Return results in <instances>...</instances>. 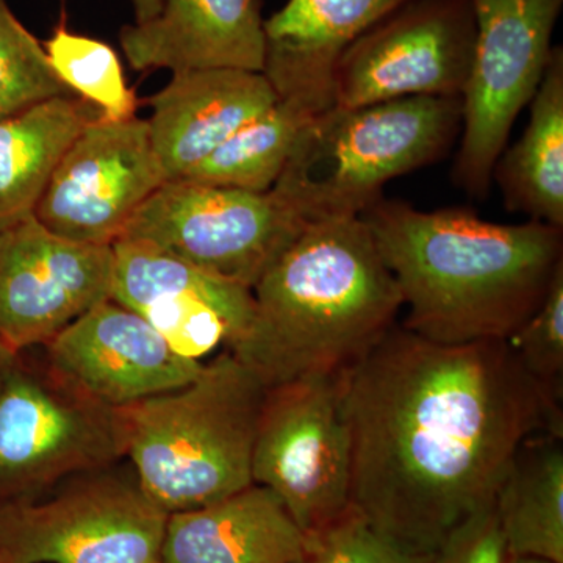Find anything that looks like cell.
Wrapping results in <instances>:
<instances>
[{"instance_id": "cell-24", "label": "cell", "mask_w": 563, "mask_h": 563, "mask_svg": "<svg viewBox=\"0 0 563 563\" xmlns=\"http://www.w3.org/2000/svg\"><path fill=\"white\" fill-rule=\"evenodd\" d=\"M47 60L57 79L109 121L136 117L139 98L125 81L120 57L110 44L70 32L65 22L44 41Z\"/></svg>"}, {"instance_id": "cell-10", "label": "cell", "mask_w": 563, "mask_h": 563, "mask_svg": "<svg viewBox=\"0 0 563 563\" xmlns=\"http://www.w3.org/2000/svg\"><path fill=\"white\" fill-rule=\"evenodd\" d=\"M473 60L462 92V143L454 176L485 198L520 111L539 90L563 0H470Z\"/></svg>"}, {"instance_id": "cell-22", "label": "cell", "mask_w": 563, "mask_h": 563, "mask_svg": "<svg viewBox=\"0 0 563 563\" xmlns=\"http://www.w3.org/2000/svg\"><path fill=\"white\" fill-rule=\"evenodd\" d=\"M98 114L84 99L60 96L0 120V229L35 214L58 162Z\"/></svg>"}, {"instance_id": "cell-19", "label": "cell", "mask_w": 563, "mask_h": 563, "mask_svg": "<svg viewBox=\"0 0 563 563\" xmlns=\"http://www.w3.org/2000/svg\"><path fill=\"white\" fill-rule=\"evenodd\" d=\"M303 562L306 536L276 493L262 485L166 521L162 563Z\"/></svg>"}, {"instance_id": "cell-26", "label": "cell", "mask_w": 563, "mask_h": 563, "mask_svg": "<svg viewBox=\"0 0 563 563\" xmlns=\"http://www.w3.org/2000/svg\"><path fill=\"white\" fill-rule=\"evenodd\" d=\"M507 342L536 384L551 399L562 402L563 265L555 272L539 309Z\"/></svg>"}, {"instance_id": "cell-15", "label": "cell", "mask_w": 563, "mask_h": 563, "mask_svg": "<svg viewBox=\"0 0 563 563\" xmlns=\"http://www.w3.org/2000/svg\"><path fill=\"white\" fill-rule=\"evenodd\" d=\"M41 350L62 376L114 409L177 390L203 365L179 354L143 317L111 298Z\"/></svg>"}, {"instance_id": "cell-5", "label": "cell", "mask_w": 563, "mask_h": 563, "mask_svg": "<svg viewBox=\"0 0 563 563\" xmlns=\"http://www.w3.org/2000/svg\"><path fill=\"white\" fill-rule=\"evenodd\" d=\"M462 132V98H417L321 111L273 191L303 221L361 217L388 181L442 158Z\"/></svg>"}, {"instance_id": "cell-1", "label": "cell", "mask_w": 563, "mask_h": 563, "mask_svg": "<svg viewBox=\"0 0 563 563\" xmlns=\"http://www.w3.org/2000/svg\"><path fill=\"white\" fill-rule=\"evenodd\" d=\"M352 443L351 506L432 554L490 506L529 437L563 435L561 404L507 340L443 344L393 325L340 373Z\"/></svg>"}, {"instance_id": "cell-31", "label": "cell", "mask_w": 563, "mask_h": 563, "mask_svg": "<svg viewBox=\"0 0 563 563\" xmlns=\"http://www.w3.org/2000/svg\"><path fill=\"white\" fill-rule=\"evenodd\" d=\"M507 563H554V562L544 561V559L520 558V555H509V559H507Z\"/></svg>"}, {"instance_id": "cell-9", "label": "cell", "mask_w": 563, "mask_h": 563, "mask_svg": "<svg viewBox=\"0 0 563 563\" xmlns=\"http://www.w3.org/2000/svg\"><path fill=\"white\" fill-rule=\"evenodd\" d=\"M306 228L276 191L180 179L147 199L122 239L150 243L252 290Z\"/></svg>"}, {"instance_id": "cell-8", "label": "cell", "mask_w": 563, "mask_h": 563, "mask_svg": "<svg viewBox=\"0 0 563 563\" xmlns=\"http://www.w3.org/2000/svg\"><path fill=\"white\" fill-rule=\"evenodd\" d=\"M251 473L252 483L276 493L303 536L351 509L352 443L340 374L266 388Z\"/></svg>"}, {"instance_id": "cell-4", "label": "cell", "mask_w": 563, "mask_h": 563, "mask_svg": "<svg viewBox=\"0 0 563 563\" xmlns=\"http://www.w3.org/2000/svg\"><path fill=\"white\" fill-rule=\"evenodd\" d=\"M266 387L222 350L190 384L121 407L125 459L166 514L221 501L250 487Z\"/></svg>"}, {"instance_id": "cell-14", "label": "cell", "mask_w": 563, "mask_h": 563, "mask_svg": "<svg viewBox=\"0 0 563 563\" xmlns=\"http://www.w3.org/2000/svg\"><path fill=\"white\" fill-rule=\"evenodd\" d=\"M113 255L111 299L143 317L179 354L203 363L246 335L251 288L139 240H118Z\"/></svg>"}, {"instance_id": "cell-6", "label": "cell", "mask_w": 563, "mask_h": 563, "mask_svg": "<svg viewBox=\"0 0 563 563\" xmlns=\"http://www.w3.org/2000/svg\"><path fill=\"white\" fill-rule=\"evenodd\" d=\"M125 459L120 410L18 352L0 373V506Z\"/></svg>"}, {"instance_id": "cell-20", "label": "cell", "mask_w": 563, "mask_h": 563, "mask_svg": "<svg viewBox=\"0 0 563 563\" xmlns=\"http://www.w3.org/2000/svg\"><path fill=\"white\" fill-rule=\"evenodd\" d=\"M493 509L509 555L563 563V435L536 433L518 446Z\"/></svg>"}, {"instance_id": "cell-28", "label": "cell", "mask_w": 563, "mask_h": 563, "mask_svg": "<svg viewBox=\"0 0 563 563\" xmlns=\"http://www.w3.org/2000/svg\"><path fill=\"white\" fill-rule=\"evenodd\" d=\"M506 543L499 531L493 503L455 529L431 563H507Z\"/></svg>"}, {"instance_id": "cell-18", "label": "cell", "mask_w": 563, "mask_h": 563, "mask_svg": "<svg viewBox=\"0 0 563 563\" xmlns=\"http://www.w3.org/2000/svg\"><path fill=\"white\" fill-rule=\"evenodd\" d=\"M410 0H288L265 21L266 79L282 99L333 106V73L363 33Z\"/></svg>"}, {"instance_id": "cell-16", "label": "cell", "mask_w": 563, "mask_h": 563, "mask_svg": "<svg viewBox=\"0 0 563 563\" xmlns=\"http://www.w3.org/2000/svg\"><path fill=\"white\" fill-rule=\"evenodd\" d=\"M279 96L263 73L198 69L173 73L147 99L152 147L166 181L184 179L199 163Z\"/></svg>"}, {"instance_id": "cell-11", "label": "cell", "mask_w": 563, "mask_h": 563, "mask_svg": "<svg viewBox=\"0 0 563 563\" xmlns=\"http://www.w3.org/2000/svg\"><path fill=\"white\" fill-rule=\"evenodd\" d=\"M474 38L470 0H410L343 52L333 73V106L462 98Z\"/></svg>"}, {"instance_id": "cell-29", "label": "cell", "mask_w": 563, "mask_h": 563, "mask_svg": "<svg viewBox=\"0 0 563 563\" xmlns=\"http://www.w3.org/2000/svg\"><path fill=\"white\" fill-rule=\"evenodd\" d=\"M163 0H132L136 22H146L157 16Z\"/></svg>"}, {"instance_id": "cell-27", "label": "cell", "mask_w": 563, "mask_h": 563, "mask_svg": "<svg viewBox=\"0 0 563 563\" xmlns=\"http://www.w3.org/2000/svg\"><path fill=\"white\" fill-rule=\"evenodd\" d=\"M432 554L417 553L374 529L361 514L347 510L320 531L306 536L303 563H431Z\"/></svg>"}, {"instance_id": "cell-30", "label": "cell", "mask_w": 563, "mask_h": 563, "mask_svg": "<svg viewBox=\"0 0 563 563\" xmlns=\"http://www.w3.org/2000/svg\"><path fill=\"white\" fill-rule=\"evenodd\" d=\"M14 355L16 354H13L5 344L0 342V373H2L3 368L9 365V362L14 357Z\"/></svg>"}, {"instance_id": "cell-13", "label": "cell", "mask_w": 563, "mask_h": 563, "mask_svg": "<svg viewBox=\"0 0 563 563\" xmlns=\"http://www.w3.org/2000/svg\"><path fill=\"white\" fill-rule=\"evenodd\" d=\"M113 246L55 235L35 214L0 229V342L13 354L46 346L111 298Z\"/></svg>"}, {"instance_id": "cell-7", "label": "cell", "mask_w": 563, "mask_h": 563, "mask_svg": "<svg viewBox=\"0 0 563 563\" xmlns=\"http://www.w3.org/2000/svg\"><path fill=\"white\" fill-rule=\"evenodd\" d=\"M169 515L117 465L0 506V563H162Z\"/></svg>"}, {"instance_id": "cell-2", "label": "cell", "mask_w": 563, "mask_h": 563, "mask_svg": "<svg viewBox=\"0 0 563 563\" xmlns=\"http://www.w3.org/2000/svg\"><path fill=\"white\" fill-rule=\"evenodd\" d=\"M361 218L409 307L404 328L435 343L509 339L563 265L562 229L540 221L499 224L384 199Z\"/></svg>"}, {"instance_id": "cell-25", "label": "cell", "mask_w": 563, "mask_h": 563, "mask_svg": "<svg viewBox=\"0 0 563 563\" xmlns=\"http://www.w3.org/2000/svg\"><path fill=\"white\" fill-rule=\"evenodd\" d=\"M60 96H76L55 76L43 43L0 0V120Z\"/></svg>"}, {"instance_id": "cell-21", "label": "cell", "mask_w": 563, "mask_h": 563, "mask_svg": "<svg viewBox=\"0 0 563 563\" xmlns=\"http://www.w3.org/2000/svg\"><path fill=\"white\" fill-rule=\"evenodd\" d=\"M521 139L493 169L506 207L563 229V49L554 46Z\"/></svg>"}, {"instance_id": "cell-3", "label": "cell", "mask_w": 563, "mask_h": 563, "mask_svg": "<svg viewBox=\"0 0 563 563\" xmlns=\"http://www.w3.org/2000/svg\"><path fill=\"white\" fill-rule=\"evenodd\" d=\"M231 351L266 388L350 368L395 325L398 284L361 217L309 222L252 288Z\"/></svg>"}, {"instance_id": "cell-23", "label": "cell", "mask_w": 563, "mask_h": 563, "mask_svg": "<svg viewBox=\"0 0 563 563\" xmlns=\"http://www.w3.org/2000/svg\"><path fill=\"white\" fill-rule=\"evenodd\" d=\"M317 114L306 103L279 98L225 140L184 180L255 192L273 190L296 141Z\"/></svg>"}, {"instance_id": "cell-12", "label": "cell", "mask_w": 563, "mask_h": 563, "mask_svg": "<svg viewBox=\"0 0 563 563\" xmlns=\"http://www.w3.org/2000/svg\"><path fill=\"white\" fill-rule=\"evenodd\" d=\"M165 181L147 121L98 114L58 162L35 217L63 239L113 246Z\"/></svg>"}, {"instance_id": "cell-17", "label": "cell", "mask_w": 563, "mask_h": 563, "mask_svg": "<svg viewBox=\"0 0 563 563\" xmlns=\"http://www.w3.org/2000/svg\"><path fill=\"white\" fill-rule=\"evenodd\" d=\"M120 43L135 70L265 69L261 0H163L157 16L121 29Z\"/></svg>"}]
</instances>
